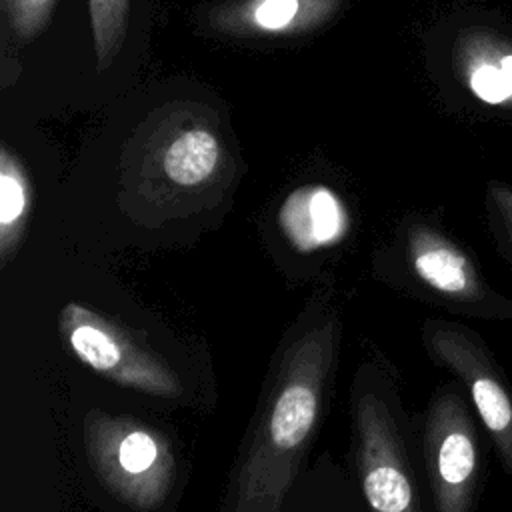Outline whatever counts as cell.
Instances as JSON below:
<instances>
[{
    "instance_id": "cell-7",
    "label": "cell",
    "mask_w": 512,
    "mask_h": 512,
    "mask_svg": "<svg viewBox=\"0 0 512 512\" xmlns=\"http://www.w3.org/2000/svg\"><path fill=\"white\" fill-rule=\"evenodd\" d=\"M60 334L84 366L118 386L162 398L184 392L178 374L158 354L80 302H68L60 310Z\"/></svg>"
},
{
    "instance_id": "cell-13",
    "label": "cell",
    "mask_w": 512,
    "mask_h": 512,
    "mask_svg": "<svg viewBox=\"0 0 512 512\" xmlns=\"http://www.w3.org/2000/svg\"><path fill=\"white\" fill-rule=\"evenodd\" d=\"M132 0H88L94 52L100 68H108L122 50Z\"/></svg>"
},
{
    "instance_id": "cell-12",
    "label": "cell",
    "mask_w": 512,
    "mask_h": 512,
    "mask_svg": "<svg viewBox=\"0 0 512 512\" xmlns=\"http://www.w3.org/2000/svg\"><path fill=\"white\" fill-rule=\"evenodd\" d=\"M32 212V184L20 156L6 144L0 148V262L16 254Z\"/></svg>"
},
{
    "instance_id": "cell-3",
    "label": "cell",
    "mask_w": 512,
    "mask_h": 512,
    "mask_svg": "<svg viewBox=\"0 0 512 512\" xmlns=\"http://www.w3.org/2000/svg\"><path fill=\"white\" fill-rule=\"evenodd\" d=\"M84 448L98 482L122 504L154 510L168 498L174 454L168 440L148 424L92 410L84 418Z\"/></svg>"
},
{
    "instance_id": "cell-10",
    "label": "cell",
    "mask_w": 512,
    "mask_h": 512,
    "mask_svg": "<svg viewBox=\"0 0 512 512\" xmlns=\"http://www.w3.org/2000/svg\"><path fill=\"white\" fill-rule=\"evenodd\" d=\"M450 62L460 88L476 104L512 118V30L488 20L460 26Z\"/></svg>"
},
{
    "instance_id": "cell-6",
    "label": "cell",
    "mask_w": 512,
    "mask_h": 512,
    "mask_svg": "<svg viewBox=\"0 0 512 512\" xmlns=\"http://www.w3.org/2000/svg\"><path fill=\"white\" fill-rule=\"evenodd\" d=\"M422 338L430 358L460 382L500 468L512 476V384L496 356L476 330L460 322L426 320Z\"/></svg>"
},
{
    "instance_id": "cell-15",
    "label": "cell",
    "mask_w": 512,
    "mask_h": 512,
    "mask_svg": "<svg viewBox=\"0 0 512 512\" xmlns=\"http://www.w3.org/2000/svg\"><path fill=\"white\" fill-rule=\"evenodd\" d=\"M484 214L496 252L512 268V184L490 180L484 188Z\"/></svg>"
},
{
    "instance_id": "cell-2",
    "label": "cell",
    "mask_w": 512,
    "mask_h": 512,
    "mask_svg": "<svg viewBox=\"0 0 512 512\" xmlns=\"http://www.w3.org/2000/svg\"><path fill=\"white\" fill-rule=\"evenodd\" d=\"M336 336L338 322L326 318L284 352L240 470L236 512H280L320 420Z\"/></svg>"
},
{
    "instance_id": "cell-4",
    "label": "cell",
    "mask_w": 512,
    "mask_h": 512,
    "mask_svg": "<svg viewBox=\"0 0 512 512\" xmlns=\"http://www.w3.org/2000/svg\"><path fill=\"white\" fill-rule=\"evenodd\" d=\"M478 418L460 384H442L430 398L422 458L432 512H476L486 478Z\"/></svg>"
},
{
    "instance_id": "cell-8",
    "label": "cell",
    "mask_w": 512,
    "mask_h": 512,
    "mask_svg": "<svg viewBox=\"0 0 512 512\" xmlns=\"http://www.w3.org/2000/svg\"><path fill=\"white\" fill-rule=\"evenodd\" d=\"M358 470L372 512H424L406 444L388 404L364 394L356 404Z\"/></svg>"
},
{
    "instance_id": "cell-9",
    "label": "cell",
    "mask_w": 512,
    "mask_h": 512,
    "mask_svg": "<svg viewBox=\"0 0 512 512\" xmlns=\"http://www.w3.org/2000/svg\"><path fill=\"white\" fill-rule=\"evenodd\" d=\"M350 0H220L200 16L204 28L230 40L300 38L334 22Z\"/></svg>"
},
{
    "instance_id": "cell-1",
    "label": "cell",
    "mask_w": 512,
    "mask_h": 512,
    "mask_svg": "<svg viewBox=\"0 0 512 512\" xmlns=\"http://www.w3.org/2000/svg\"><path fill=\"white\" fill-rule=\"evenodd\" d=\"M234 176V156L210 108L170 102L154 110L120 158L122 206L156 224L208 208Z\"/></svg>"
},
{
    "instance_id": "cell-14",
    "label": "cell",
    "mask_w": 512,
    "mask_h": 512,
    "mask_svg": "<svg viewBox=\"0 0 512 512\" xmlns=\"http://www.w3.org/2000/svg\"><path fill=\"white\" fill-rule=\"evenodd\" d=\"M56 0H0L4 54L34 42L50 24Z\"/></svg>"
},
{
    "instance_id": "cell-11",
    "label": "cell",
    "mask_w": 512,
    "mask_h": 512,
    "mask_svg": "<svg viewBox=\"0 0 512 512\" xmlns=\"http://www.w3.org/2000/svg\"><path fill=\"white\" fill-rule=\"evenodd\" d=\"M280 224L300 252H312L336 244L348 230V216L338 196L328 188L312 186L296 190L284 202Z\"/></svg>"
},
{
    "instance_id": "cell-5",
    "label": "cell",
    "mask_w": 512,
    "mask_h": 512,
    "mask_svg": "<svg viewBox=\"0 0 512 512\" xmlns=\"http://www.w3.org/2000/svg\"><path fill=\"white\" fill-rule=\"evenodd\" d=\"M402 256L412 284L426 298L464 316L512 322V296L494 288L476 256L440 224L410 220Z\"/></svg>"
}]
</instances>
